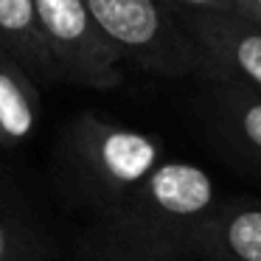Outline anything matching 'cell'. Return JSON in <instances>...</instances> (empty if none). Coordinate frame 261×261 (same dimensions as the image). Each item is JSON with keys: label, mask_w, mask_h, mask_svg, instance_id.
Masks as SVG:
<instances>
[{"label": "cell", "mask_w": 261, "mask_h": 261, "mask_svg": "<svg viewBox=\"0 0 261 261\" xmlns=\"http://www.w3.org/2000/svg\"><path fill=\"white\" fill-rule=\"evenodd\" d=\"M216 199L219 188L202 166L169 158L129 197L93 216L76 261H188L191 233Z\"/></svg>", "instance_id": "6da1fadb"}, {"label": "cell", "mask_w": 261, "mask_h": 261, "mask_svg": "<svg viewBox=\"0 0 261 261\" xmlns=\"http://www.w3.org/2000/svg\"><path fill=\"white\" fill-rule=\"evenodd\" d=\"M166 160V143L158 135L90 110L65 126L57 146L59 182L93 216L129 197Z\"/></svg>", "instance_id": "7a4b0ae2"}, {"label": "cell", "mask_w": 261, "mask_h": 261, "mask_svg": "<svg viewBox=\"0 0 261 261\" xmlns=\"http://www.w3.org/2000/svg\"><path fill=\"white\" fill-rule=\"evenodd\" d=\"M85 6L124 62L163 79L202 73V48L169 0H85Z\"/></svg>", "instance_id": "3957f363"}, {"label": "cell", "mask_w": 261, "mask_h": 261, "mask_svg": "<svg viewBox=\"0 0 261 261\" xmlns=\"http://www.w3.org/2000/svg\"><path fill=\"white\" fill-rule=\"evenodd\" d=\"M40 31L59 82L113 90L124 79V59L96 25L85 0H34Z\"/></svg>", "instance_id": "277c9868"}, {"label": "cell", "mask_w": 261, "mask_h": 261, "mask_svg": "<svg viewBox=\"0 0 261 261\" xmlns=\"http://www.w3.org/2000/svg\"><path fill=\"white\" fill-rule=\"evenodd\" d=\"M202 82V121L208 135L230 160L261 174V93L219 73Z\"/></svg>", "instance_id": "5b68a950"}, {"label": "cell", "mask_w": 261, "mask_h": 261, "mask_svg": "<svg viewBox=\"0 0 261 261\" xmlns=\"http://www.w3.org/2000/svg\"><path fill=\"white\" fill-rule=\"evenodd\" d=\"M188 261H261V197H222L191 233Z\"/></svg>", "instance_id": "8992f818"}, {"label": "cell", "mask_w": 261, "mask_h": 261, "mask_svg": "<svg viewBox=\"0 0 261 261\" xmlns=\"http://www.w3.org/2000/svg\"><path fill=\"white\" fill-rule=\"evenodd\" d=\"M188 34L202 48V73H219L261 93V25L242 12L202 17L186 23ZM199 73V76H202Z\"/></svg>", "instance_id": "52a82bcc"}, {"label": "cell", "mask_w": 261, "mask_h": 261, "mask_svg": "<svg viewBox=\"0 0 261 261\" xmlns=\"http://www.w3.org/2000/svg\"><path fill=\"white\" fill-rule=\"evenodd\" d=\"M0 51H6L37 85L59 82L34 0H0Z\"/></svg>", "instance_id": "ba28073f"}, {"label": "cell", "mask_w": 261, "mask_h": 261, "mask_svg": "<svg viewBox=\"0 0 261 261\" xmlns=\"http://www.w3.org/2000/svg\"><path fill=\"white\" fill-rule=\"evenodd\" d=\"M40 121V85L6 51H0V146L20 149L31 143Z\"/></svg>", "instance_id": "9c48e42d"}, {"label": "cell", "mask_w": 261, "mask_h": 261, "mask_svg": "<svg viewBox=\"0 0 261 261\" xmlns=\"http://www.w3.org/2000/svg\"><path fill=\"white\" fill-rule=\"evenodd\" d=\"M42 255V244L31 236L17 216L0 211V261H37Z\"/></svg>", "instance_id": "30bf717a"}, {"label": "cell", "mask_w": 261, "mask_h": 261, "mask_svg": "<svg viewBox=\"0 0 261 261\" xmlns=\"http://www.w3.org/2000/svg\"><path fill=\"white\" fill-rule=\"evenodd\" d=\"M169 3L174 6L182 25L202 17H222V14L239 12V0H169Z\"/></svg>", "instance_id": "8fae6325"}, {"label": "cell", "mask_w": 261, "mask_h": 261, "mask_svg": "<svg viewBox=\"0 0 261 261\" xmlns=\"http://www.w3.org/2000/svg\"><path fill=\"white\" fill-rule=\"evenodd\" d=\"M239 12L261 25V0H239Z\"/></svg>", "instance_id": "7c38bea8"}]
</instances>
